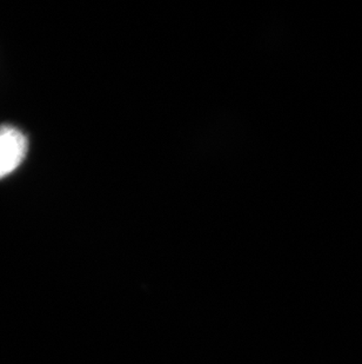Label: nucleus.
Returning a JSON list of instances; mask_svg holds the SVG:
<instances>
[{
  "mask_svg": "<svg viewBox=\"0 0 362 364\" xmlns=\"http://www.w3.org/2000/svg\"><path fill=\"white\" fill-rule=\"evenodd\" d=\"M28 138L12 125L0 127V178L13 172L24 161Z\"/></svg>",
  "mask_w": 362,
  "mask_h": 364,
  "instance_id": "obj_1",
  "label": "nucleus"
}]
</instances>
